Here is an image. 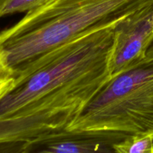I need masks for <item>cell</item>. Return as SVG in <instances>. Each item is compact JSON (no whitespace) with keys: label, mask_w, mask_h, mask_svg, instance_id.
Wrapping results in <instances>:
<instances>
[{"label":"cell","mask_w":153,"mask_h":153,"mask_svg":"<svg viewBox=\"0 0 153 153\" xmlns=\"http://www.w3.org/2000/svg\"><path fill=\"white\" fill-rule=\"evenodd\" d=\"M120 22L85 31L16 76L13 88L0 98V143L65 131L79 117L111 79L108 57Z\"/></svg>","instance_id":"cell-1"},{"label":"cell","mask_w":153,"mask_h":153,"mask_svg":"<svg viewBox=\"0 0 153 153\" xmlns=\"http://www.w3.org/2000/svg\"><path fill=\"white\" fill-rule=\"evenodd\" d=\"M43 1V0H7L1 16L16 13H27Z\"/></svg>","instance_id":"cell-7"},{"label":"cell","mask_w":153,"mask_h":153,"mask_svg":"<svg viewBox=\"0 0 153 153\" xmlns=\"http://www.w3.org/2000/svg\"><path fill=\"white\" fill-rule=\"evenodd\" d=\"M16 82L14 72L7 65L0 53V98L13 88Z\"/></svg>","instance_id":"cell-8"},{"label":"cell","mask_w":153,"mask_h":153,"mask_svg":"<svg viewBox=\"0 0 153 153\" xmlns=\"http://www.w3.org/2000/svg\"><path fill=\"white\" fill-rule=\"evenodd\" d=\"M117 142L103 136L65 131L22 143L21 153H117Z\"/></svg>","instance_id":"cell-5"},{"label":"cell","mask_w":153,"mask_h":153,"mask_svg":"<svg viewBox=\"0 0 153 153\" xmlns=\"http://www.w3.org/2000/svg\"><path fill=\"white\" fill-rule=\"evenodd\" d=\"M153 10V0H43L0 32V53L17 76L88 30Z\"/></svg>","instance_id":"cell-2"},{"label":"cell","mask_w":153,"mask_h":153,"mask_svg":"<svg viewBox=\"0 0 153 153\" xmlns=\"http://www.w3.org/2000/svg\"><path fill=\"white\" fill-rule=\"evenodd\" d=\"M152 44L153 10L137 13L118 23L108 63L111 79L139 64Z\"/></svg>","instance_id":"cell-4"},{"label":"cell","mask_w":153,"mask_h":153,"mask_svg":"<svg viewBox=\"0 0 153 153\" xmlns=\"http://www.w3.org/2000/svg\"><path fill=\"white\" fill-rule=\"evenodd\" d=\"M153 129V44L132 68L111 79L66 131L120 141Z\"/></svg>","instance_id":"cell-3"},{"label":"cell","mask_w":153,"mask_h":153,"mask_svg":"<svg viewBox=\"0 0 153 153\" xmlns=\"http://www.w3.org/2000/svg\"><path fill=\"white\" fill-rule=\"evenodd\" d=\"M6 2H7V0H0V18L1 17V12H2V10L4 9V5H5Z\"/></svg>","instance_id":"cell-10"},{"label":"cell","mask_w":153,"mask_h":153,"mask_svg":"<svg viewBox=\"0 0 153 153\" xmlns=\"http://www.w3.org/2000/svg\"><path fill=\"white\" fill-rule=\"evenodd\" d=\"M21 143H0V153H21Z\"/></svg>","instance_id":"cell-9"},{"label":"cell","mask_w":153,"mask_h":153,"mask_svg":"<svg viewBox=\"0 0 153 153\" xmlns=\"http://www.w3.org/2000/svg\"><path fill=\"white\" fill-rule=\"evenodd\" d=\"M117 153H153V129L127 136L114 144Z\"/></svg>","instance_id":"cell-6"}]
</instances>
